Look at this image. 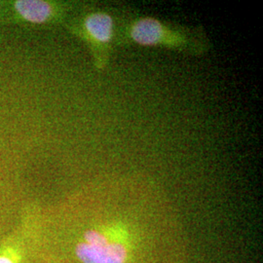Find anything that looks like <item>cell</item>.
I'll return each instance as SVG.
<instances>
[{
    "mask_svg": "<svg viewBox=\"0 0 263 263\" xmlns=\"http://www.w3.org/2000/svg\"><path fill=\"white\" fill-rule=\"evenodd\" d=\"M158 48L185 56L201 58L213 49L203 26L173 23L127 11L123 21L120 48Z\"/></svg>",
    "mask_w": 263,
    "mask_h": 263,
    "instance_id": "obj_1",
    "label": "cell"
},
{
    "mask_svg": "<svg viewBox=\"0 0 263 263\" xmlns=\"http://www.w3.org/2000/svg\"><path fill=\"white\" fill-rule=\"evenodd\" d=\"M127 11L117 6L81 2L63 28L84 44L95 69L104 72L120 48L123 21Z\"/></svg>",
    "mask_w": 263,
    "mask_h": 263,
    "instance_id": "obj_2",
    "label": "cell"
},
{
    "mask_svg": "<svg viewBox=\"0 0 263 263\" xmlns=\"http://www.w3.org/2000/svg\"><path fill=\"white\" fill-rule=\"evenodd\" d=\"M81 1L71 0H4L1 26L24 28L62 27Z\"/></svg>",
    "mask_w": 263,
    "mask_h": 263,
    "instance_id": "obj_3",
    "label": "cell"
},
{
    "mask_svg": "<svg viewBox=\"0 0 263 263\" xmlns=\"http://www.w3.org/2000/svg\"><path fill=\"white\" fill-rule=\"evenodd\" d=\"M0 263H15L14 260L6 254L0 255Z\"/></svg>",
    "mask_w": 263,
    "mask_h": 263,
    "instance_id": "obj_5",
    "label": "cell"
},
{
    "mask_svg": "<svg viewBox=\"0 0 263 263\" xmlns=\"http://www.w3.org/2000/svg\"><path fill=\"white\" fill-rule=\"evenodd\" d=\"M84 241L76 245V254L83 263H125L128 251L124 245L110 239L104 231L91 228L83 234Z\"/></svg>",
    "mask_w": 263,
    "mask_h": 263,
    "instance_id": "obj_4",
    "label": "cell"
},
{
    "mask_svg": "<svg viewBox=\"0 0 263 263\" xmlns=\"http://www.w3.org/2000/svg\"><path fill=\"white\" fill-rule=\"evenodd\" d=\"M3 5H4V0H0V15H1V12L3 9Z\"/></svg>",
    "mask_w": 263,
    "mask_h": 263,
    "instance_id": "obj_6",
    "label": "cell"
}]
</instances>
